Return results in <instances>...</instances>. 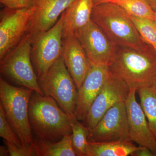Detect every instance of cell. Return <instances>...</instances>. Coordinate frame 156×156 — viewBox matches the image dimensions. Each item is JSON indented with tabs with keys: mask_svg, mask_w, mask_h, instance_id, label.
Masks as SVG:
<instances>
[{
	"mask_svg": "<svg viewBox=\"0 0 156 156\" xmlns=\"http://www.w3.org/2000/svg\"><path fill=\"white\" fill-rule=\"evenodd\" d=\"M0 136L5 140L17 146L23 145L19 137L7 121L1 105H0Z\"/></svg>",
	"mask_w": 156,
	"mask_h": 156,
	"instance_id": "obj_23",
	"label": "cell"
},
{
	"mask_svg": "<svg viewBox=\"0 0 156 156\" xmlns=\"http://www.w3.org/2000/svg\"><path fill=\"white\" fill-rule=\"evenodd\" d=\"M109 69L123 80L130 89L137 91L151 86L156 73V52L119 47Z\"/></svg>",
	"mask_w": 156,
	"mask_h": 156,
	"instance_id": "obj_3",
	"label": "cell"
},
{
	"mask_svg": "<svg viewBox=\"0 0 156 156\" xmlns=\"http://www.w3.org/2000/svg\"><path fill=\"white\" fill-rule=\"evenodd\" d=\"M151 86L153 87V88L154 90H155L156 92V73L154 77L153 80L152 81Z\"/></svg>",
	"mask_w": 156,
	"mask_h": 156,
	"instance_id": "obj_30",
	"label": "cell"
},
{
	"mask_svg": "<svg viewBox=\"0 0 156 156\" xmlns=\"http://www.w3.org/2000/svg\"><path fill=\"white\" fill-rule=\"evenodd\" d=\"M0 156H8L9 155V151L7 146H1L0 147Z\"/></svg>",
	"mask_w": 156,
	"mask_h": 156,
	"instance_id": "obj_27",
	"label": "cell"
},
{
	"mask_svg": "<svg viewBox=\"0 0 156 156\" xmlns=\"http://www.w3.org/2000/svg\"><path fill=\"white\" fill-rule=\"evenodd\" d=\"M9 151V155L11 156H38L37 153L34 143L28 145H22L17 146L5 140Z\"/></svg>",
	"mask_w": 156,
	"mask_h": 156,
	"instance_id": "obj_24",
	"label": "cell"
},
{
	"mask_svg": "<svg viewBox=\"0 0 156 156\" xmlns=\"http://www.w3.org/2000/svg\"><path fill=\"white\" fill-rule=\"evenodd\" d=\"M131 140L89 142L87 156H127L139 148Z\"/></svg>",
	"mask_w": 156,
	"mask_h": 156,
	"instance_id": "obj_17",
	"label": "cell"
},
{
	"mask_svg": "<svg viewBox=\"0 0 156 156\" xmlns=\"http://www.w3.org/2000/svg\"><path fill=\"white\" fill-rule=\"evenodd\" d=\"M5 8L12 9H24L34 6V0H0Z\"/></svg>",
	"mask_w": 156,
	"mask_h": 156,
	"instance_id": "obj_25",
	"label": "cell"
},
{
	"mask_svg": "<svg viewBox=\"0 0 156 156\" xmlns=\"http://www.w3.org/2000/svg\"><path fill=\"white\" fill-rule=\"evenodd\" d=\"M89 142L130 140L126 101L115 105L89 130Z\"/></svg>",
	"mask_w": 156,
	"mask_h": 156,
	"instance_id": "obj_11",
	"label": "cell"
},
{
	"mask_svg": "<svg viewBox=\"0 0 156 156\" xmlns=\"http://www.w3.org/2000/svg\"><path fill=\"white\" fill-rule=\"evenodd\" d=\"M130 15L143 41L156 52V21Z\"/></svg>",
	"mask_w": 156,
	"mask_h": 156,
	"instance_id": "obj_22",
	"label": "cell"
},
{
	"mask_svg": "<svg viewBox=\"0 0 156 156\" xmlns=\"http://www.w3.org/2000/svg\"><path fill=\"white\" fill-rule=\"evenodd\" d=\"M52 97L33 92L29 105V121L37 139L57 141L72 134V118Z\"/></svg>",
	"mask_w": 156,
	"mask_h": 156,
	"instance_id": "obj_1",
	"label": "cell"
},
{
	"mask_svg": "<svg viewBox=\"0 0 156 156\" xmlns=\"http://www.w3.org/2000/svg\"><path fill=\"white\" fill-rule=\"evenodd\" d=\"M91 20L118 47L139 51L152 49L143 41L129 14L115 3L94 5Z\"/></svg>",
	"mask_w": 156,
	"mask_h": 156,
	"instance_id": "obj_2",
	"label": "cell"
},
{
	"mask_svg": "<svg viewBox=\"0 0 156 156\" xmlns=\"http://www.w3.org/2000/svg\"><path fill=\"white\" fill-rule=\"evenodd\" d=\"M32 41L26 34L22 40L1 60L0 70L4 77L21 87L43 95L31 60Z\"/></svg>",
	"mask_w": 156,
	"mask_h": 156,
	"instance_id": "obj_5",
	"label": "cell"
},
{
	"mask_svg": "<svg viewBox=\"0 0 156 156\" xmlns=\"http://www.w3.org/2000/svg\"><path fill=\"white\" fill-rule=\"evenodd\" d=\"M34 92L26 87H15L0 78V105L7 121L23 145L34 144L29 121V105Z\"/></svg>",
	"mask_w": 156,
	"mask_h": 156,
	"instance_id": "obj_4",
	"label": "cell"
},
{
	"mask_svg": "<svg viewBox=\"0 0 156 156\" xmlns=\"http://www.w3.org/2000/svg\"><path fill=\"white\" fill-rule=\"evenodd\" d=\"M107 2L116 4L131 16L155 20V11L145 0H110Z\"/></svg>",
	"mask_w": 156,
	"mask_h": 156,
	"instance_id": "obj_20",
	"label": "cell"
},
{
	"mask_svg": "<svg viewBox=\"0 0 156 156\" xmlns=\"http://www.w3.org/2000/svg\"><path fill=\"white\" fill-rule=\"evenodd\" d=\"M136 92L149 128L156 139V92L151 85L140 88Z\"/></svg>",
	"mask_w": 156,
	"mask_h": 156,
	"instance_id": "obj_19",
	"label": "cell"
},
{
	"mask_svg": "<svg viewBox=\"0 0 156 156\" xmlns=\"http://www.w3.org/2000/svg\"><path fill=\"white\" fill-rule=\"evenodd\" d=\"M38 156H76L72 146V134L57 141H48L34 138Z\"/></svg>",
	"mask_w": 156,
	"mask_h": 156,
	"instance_id": "obj_18",
	"label": "cell"
},
{
	"mask_svg": "<svg viewBox=\"0 0 156 156\" xmlns=\"http://www.w3.org/2000/svg\"><path fill=\"white\" fill-rule=\"evenodd\" d=\"M135 89H130L126 101L130 140L151 150L156 155V139L142 108L136 101Z\"/></svg>",
	"mask_w": 156,
	"mask_h": 156,
	"instance_id": "obj_12",
	"label": "cell"
},
{
	"mask_svg": "<svg viewBox=\"0 0 156 156\" xmlns=\"http://www.w3.org/2000/svg\"><path fill=\"white\" fill-rule=\"evenodd\" d=\"M74 36L80 42L91 65L109 66L119 47L92 20Z\"/></svg>",
	"mask_w": 156,
	"mask_h": 156,
	"instance_id": "obj_8",
	"label": "cell"
},
{
	"mask_svg": "<svg viewBox=\"0 0 156 156\" xmlns=\"http://www.w3.org/2000/svg\"><path fill=\"white\" fill-rule=\"evenodd\" d=\"M109 72L108 66L91 65L83 83L78 89L75 116L79 121L84 122L86 119Z\"/></svg>",
	"mask_w": 156,
	"mask_h": 156,
	"instance_id": "obj_13",
	"label": "cell"
},
{
	"mask_svg": "<svg viewBox=\"0 0 156 156\" xmlns=\"http://www.w3.org/2000/svg\"><path fill=\"white\" fill-rule=\"evenodd\" d=\"M110 0H93L94 5L101 4V3L107 2Z\"/></svg>",
	"mask_w": 156,
	"mask_h": 156,
	"instance_id": "obj_29",
	"label": "cell"
},
{
	"mask_svg": "<svg viewBox=\"0 0 156 156\" xmlns=\"http://www.w3.org/2000/svg\"><path fill=\"white\" fill-rule=\"evenodd\" d=\"M149 5L151 6L152 9L155 11H156V0H145Z\"/></svg>",
	"mask_w": 156,
	"mask_h": 156,
	"instance_id": "obj_28",
	"label": "cell"
},
{
	"mask_svg": "<svg viewBox=\"0 0 156 156\" xmlns=\"http://www.w3.org/2000/svg\"><path fill=\"white\" fill-rule=\"evenodd\" d=\"M61 56L77 89H80L91 66L80 42L75 36L62 38Z\"/></svg>",
	"mask_w": 156,
	"mask_h": 156,
	"instance_id": "obj_15",
	"label": "cell"
},
{
	"mask_svg": "<svg viewBox=\"0 0 156 156\" xmlns=\"http://www.w3.org/2000/svg\"><path fill=\"white\" fill-rule=\"evenodd\" d=\"M38 83L43 95L53 98L70 116H75L77 89L62 56L56 60L44 75L39 78Z\"/></svg>",
	"mask_w": 156,
	"mask_h": 156,
	"instance_id": "obj_6",
	"label": "cell"
},
{
	"mask_svg": "<svg viewBox=\"0 0 156 156\" xmlns=\"http://www.w3.org/2000/svg\"><path fill=\"white\" fill-rule=\"evenodd\" d=\"M133 156H156L151 150L145 147L140 146L137 150L131 154Z\"/></svg>",
	"mask_w": 156,
	"mask_h": 156,
	"instance_id": "obj_26",
	"label": "cell"
},
{
	"mask_svg": "<svg viewBox=\"0 0 156 156\" xmlns=\"http://www.w3.org/2000/svg\"><path fill=\"white\" fill-rule=\"evenodd\" d=\"M35 8H5L0 17V59L17 46L27 33Z\"/></svg>",
	"mask_w": 156,
	"mask_h": 156,
	"instance_id": "obj_9",
	"label": "cell"
},
{
	"mask_svg": "<svg viewBox=\"0 0 156 156\" xmlns=\"http://www.w3.org/2000/svg\"><path fill=\"white\" fill-rule=\"evenodd\" d=\"M155 21H156V11L155 12Z\"/></svg>",
	"mask_w": 156,
	"mask_h": 156,
	"instance_id": "obj_31",
	"label": "cell"
},
{
	"mask_svg": "<svg viewBox=\"0 0 156 156\" xmlns=\"http://www.w3.org/2000/svg\"><path fill=\"white\" fill-rule=\"evenodd\" d=\"M76 0H34L35 8L27 34L32 41L47 31L58 21L61 14Z\"/></svg>",
	"mask_w": 156,
	"mask_h": 156,
	"instance_id": "obj_14",
	"label": "cell"
},
{
	"mask_svg": "<svg viewBox=\"0 0 156 156\" xmlns=\"http://www.w3.org/2000/svg\"><path fill=\"white\" fill-rule=\"evenodd\" d=\"M64 16L65 11L51 28L32 41L31 60L38 79L61 56Z\"/></svg>",
	"mask_w": 156,
	"mask_h": 156,
	"instance_id": "obj_7",
	"label": "cell"
},
{
	"mask_svg": "<svg viewBox=\"0 0 156 156\" xmlns=\"http://www.w3.org/2000/svg\"><path fill=\"white\" fill-rule=\"evenodd\" d=\"M130 91L128 85L110 71L103 87L83 122L89 130L96 126L110 108L119 102L126 101Z\"/></svg>",
	"mask_w": 156,
	"mask_h": 156,
	"instance_id": "obj_10",
	"label": "cell"
},
{
	"mask_svg": "<svg viewBox=\"0 0 156 156\" xmlns=\"http://www.w3.org/2000/svg\"><path fill=\"white\" fill-rule=\"evenodd\" d=\"M72 146L76 156H87L89 130L83 123L79 122L75 116L72 118Z\"/></svg>",
	"mask_w": 156,
	"mask_h": 156,
	"instance_id": "obj_21",
	"label": "cell"
},
{
	"mask_svg": "<svg viewBox=\"0 0 156 156\" xmlns=\"http://www.w3.org/2000/svg\"><path fill=\"white\" fill-rule=\"evenodd\" d=\"M93 0H76L65 11L62 38L74 36L91 20Z\"/></svg>",
	"mask_w": 156,
	"mask_h": 156,
	"instance_id": "obj_16",
	"label": "cell"
}]
</instances>
